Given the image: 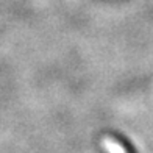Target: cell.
Returning a JSON list of instances; mask_svg holds the SVG:
<instances>
[{
	"instance_id": "obj_1",
	"label": "cell",
	"mask_w": 153,
	"mask_h": 153,
	"mask_svg": "<svg viewBox=\"0 0 153 153\" xmlns=\"http://www.w3.org/2000/svg\"><path fill=\"white\" fill-rule=\"evenodd\" d=\"M103 145H105V149L108 150V153H127L119 142L114 141V139H111V137L103 139Z\"/></svg>"
}]
</instances>
